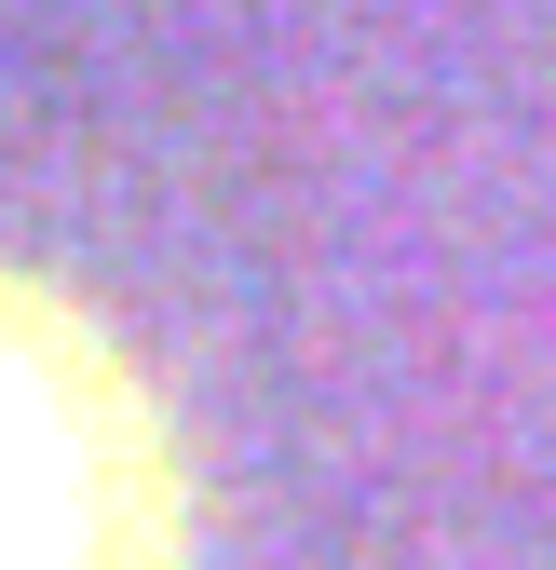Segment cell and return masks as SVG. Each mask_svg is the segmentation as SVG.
<instances>
[{"mask_svg": "<svg viewBox=\"0 0 556 570\" xmlns=\"http://www.w3.org/2000/svg\"><path fill=\"white\" fill-rule=\"evenodd\" d=\"M0 570H190L163 394L28 258H0Z\"/></svg>", "mask_w": 556, "mask_h": 570, "instance_id": "obj_1", "label": "cell"}]
</instances>
